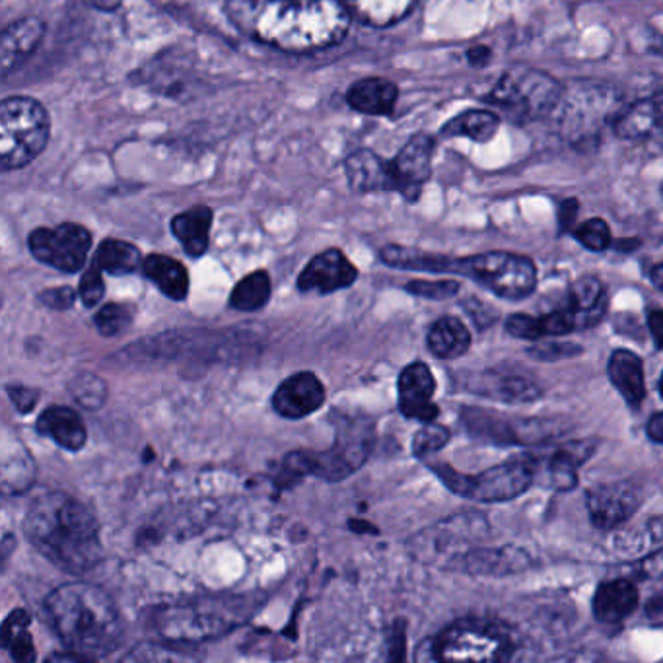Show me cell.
<instances>
[{
	"label": "cell",
	"instance_id": "cell-1",
	"mask_svg": "<svg viewBox=\"0 0 663 663\" xmlns=\"http://www.w3.org/2000/svg\"><path fill=\"white\" fill-rule=\"evenodd\" d=\"M226 12L241 34L286 53L337 45L352 18L343 0H228Z\"/></svg>",
	"mask_w": 663,
	"mask_h": 663
},
{
	"label": "cell",
	"instance_id": "cell-2",
	"mask_svg": "<svg viewBox=\"0 0 663 663\" xmlns=\"http://www.w3.org/2000/svg\"><path fill=\"white\" fill-rule=\"evenodd\" d=\"M28 541L68 574H84L101 561L100 523L90 508L61 490L43 492L24 518Z\"/></svg>",
	"mask_w": 663,
	"mask_h": 663
},
{
	"label": "cell",
	"instance_id": "cell-3",
	"mask_svg": "<svg viewBox=\"0 0 663 663\" xmlns=\"http://www.w3.org/2000/svg\"><path fill=\"white\" fill-rule=\"evenodd\" d=\"M43 607L51 629L70 652L96 660L121 644L123 622L111 597L98 586L84 582L58 586Z\"/></svg>",
	"mask_w": 663,
	"mask_h": 663
},
{
	"label": "cell",
	"instance_id": "cell-4",
	"mask_svg": "<svg viewBox=\"0 0 663 663\" xmlns=\"http://www.w3.org/2000/svg\"><path fill=\"white\" fill-rule=\"evenodd\" d=\"M259 606L261 599L249 596L205 597L162 609L156 627L164 639L195 644L238 629Z\"/></svg>",
	"mask_w": 663,
	"mask_h": 663
},
{
	"label": "cell",
	"instance_id": "cell-5",
	"mask_svg": "<svg viewBox=\"0 0 663 663\" xmlns=\"http://www.w3.org/2000/svg\"><path fill=\"white\" fill-rule=\"evenodd\" d=\"M373 446L372 424L362 419L345 421L337 432L335 446L327 452H292L284 457L281 485H294L304 475L325 481H340L365 464Z\"/></svg>",
	"mask_w": 663,
	"mask_h": 663
},
{
	"label": "cell",
	"instance_id": "cell-6",
	"mask_svg": "<svg viewBox=\"0 0 663 663\" xmlns=\"http://www.w3.org/2000/svg\"><path fill=\"white\" fill-rule=\"evenodd\" d=\"M621 109V96L611 84L582 80L564 86L555 111L564 139L586 149L588 144H597L606 127H613Z\"/></svg>",
	"mask_w": 663,
	"mask_h": 663
},
{
	"label": "cell",
	"instance_id": "cell-7",
	"mask_svg": "<svg viewBox=\"0 0 663 663\" xmlns=\"http://www.w3.org/2000/svg\"><path fill=\"white\" fill-rule=\"evenodd\" d=\"M51 119L40 101L12 96L0 104V166L4 172L32 164L50 142Z\"/></svg>",
	"mask_w": 663,
	"mask_h": 663
},
{
	"label": "cell",
	"instance_id": "cell-8",
	"mask_svg": "<svg viewBox=\"0 0 663 663\" xmlns=\"http://www.w3.org/2000/svg\"><path fill=\"white\" fill-rule=\"evenodd\" d=\"M514 650L504 624L469 617L442 630L431 642L428 657L438 662H507Z\"/></svg>",
	"mask_w": 663,
	"mask_h": 663
},
{
	"label": "cell",
	"instance_id": "cell-9",
	"mask_svg": "<svg viewBox=\"0 0 663 663\" xmlns=\"http://www.w3.org/2000/svg\"><path fill=\"white\" fill-rule=\"evenodd\" d=\"M563 90V84L540 68L515 65L500 76L487 100L522 121H533L555 113Z\"/></svg>",
	"mask_w": 663,
	"mask_h": 663
},
{
	"label": "cell",
	"instance_id": "cell-10",
	"mask_svg": "<svg viewBox=\"0 0 663 663\" xmlns=\"http://www.w3.org/2000/svg\"><path fill=\"white\" fill-rule=\"evenodd\" d=\"M537 464L530 456L514 457L490 467L481 475H461L448 465H436L434 472L452 492L477 502H507L523 494L535 479Z\"/></svg>",
	"mask_w": 663,
	"mask_h": 663
},
{
	"label": "cell",
	"instance_id": "cell-11",
	"mask_svg": "<svg viewBox=\"0 0 663 663\" xmlns=\"http://www.w3.org/2000/svg\"><path fill=\"white\" fill-rule=\"evenodd\" d=\"M448 273L469 276L507 300L528 298L537 286L535 263L530 258L508 251H489L472 258H449Z\"/></svg>",
	"mask_w": 663,
	"mask_h": 663
},
{
	"label": "cell",
	"instance_id": "cell-12",
	"mask_svg": "<svg viewBox=\"0 0 663 663\" xmlns=\"http://www.w3.org/2000/svg\"><path fill=\"white\" fill-rule=\"evenodd\" d=\"M479 515H454L446 522H438L428 530L421 531L411 541V553L426 564L457 566L467 555L465 547L471 543L479 530H482Z\"/></svg>",
	"mask_w": 663,
	"mask_h": 663
},
{
	"label": "cell",
	"instance_id": "cell-13",
	"mask_svg": "<svg viewBox=\"0 0 663 663\" xmlns=\"http://www.w3.org/2000/svg\"><path fill=\"white\" fill-rule=\"evenodd\" d=\"M28 246L43 265L63 273H78L90 253L91 233L84 226L63 222L55 228H37L30 233Z\"/></svg>",
	"mask_w": 663,
	"mask_h": 663
},
{
	"label": "cell",
	"instance_id": "cell-14",
	"mask_svg": "<svg viewBox=\"0 0 663 663\" xmlns=\"http://www.w3.org/2000/svg\"><path fill=\"white\" fill-rule=\"evenodd\" d=\"M436 142L428 134L411 137L398 156L390 160L391 192H398L406 200H416L424 183L431 180L432 157Z\"/></svg>",
	"mask_w": 663,
	"mask_h": 663
},
{
	"label": "cell",
	"instance_id": "cell-15",
	"mask_svg": "<svg viewBox=\"0 0 663 663\" xmlns=\"http://www.w3.org/2000/svg\"><path fill=\"white\" fill-rule=\"evenodd\" d=\"M642 504V489L637 482L617 481L599 485L588 492V512L599 530H613L630 520Z\"/></svg>",
	"mask_w": 663,
	"mask_h": 663
},
{
	"label": "cell",
	"instance_id": "cell-16",
	"mask_svg": "<svg viewBox=\"0 0 663 663\" xmlns=\"http://www.w3.org/2000/svg\"><path fill=\"white\" fill-rule=\"evenodd\" d=\"M357 279L358 269L350 263L349 258L340 249H327L304 267L298 276V289L300 292L332 294L349 289Z\"/></svg>",
	"mask_w": 663,
	"mask_h": 663
},
{
	"label": "cell",
	"instance_id": "cell-17",
	"mask_svg": "<svg viewBox=\"0 0 663 663\" xmlns=\"http://www.w3.org/2000/svg\"><path fill=\"white\" fill-rule=\"evenodd\" d=\"M398 390L401 415L421 423H434L439 409L432 403L436 382L428 366L423 362L406 366L399 376Z\"/></svg>",
	"mask_w": 663,
	"mask_h": 663
},
{
	"label": "cell",
	"instance_id": "cell-18",
	"mask_svg": "<svg viewBox=\"0 0 663 663\" xmlns=\"http://www.w3.org/2000/svg\"><path fill=\"white\" fill-rule=\"evenodd\" d=\"M325 403L322 380L312 372H298L286 378L273 395V409L284 419H304Z\"/></svg>",
	"mask_w": 663,
	"mask_h": 663
},
{
	"label": "cell",
	"instance_id": "cell-19",
	"mask_svg": "<svg viewBox=\"0 0 663 663\" xmlns=\"http://www.w3.org/2000/svg\"><path fill=\"white\" fill-rule=\"evenodd\" d=\"M43 35H45V24L40 18H22L18 22H12L2 32V40H0V76L7 78L18 67H22L25 58L34 55L35 50L40 47Z\"/></svg>",
	"mask_w": 663,
	"mask_h": 663
},
{
	"label": "cell",
	"instance_id": "cell-20",
	"mask_svg": "<svg viewBox=\"0 0 663 663\" xmlns=\"http://www.w3.org/2000/svg\"><path fill=\"white\" fill-rule=\"evenodd\" d=\"M613 131L624 141H648L663 134V90L621 109Z\"/></svg>",
	"mask_w": 663,
	"mask_h": 663
},
{
	"label": "cell",
	"instance_id": "cell-21",
	"mask_svg": "<svg viewBox=\"0 0 663 663\" xmlns=\"http://www.w3.org/2000/svg\"><path fill=\"white\" fill-rule=\"evenodd\" d=\"M637 607H639V589L627 578H617L601 584L591 604L597 621L607 624H619L624 619H629L630 615L637 611Z\"/></svg>",
	"mask_w": 663,
	"mask_h": 663
},
{
	"label": "cell",
	"instance_id": "cell-22",
	"mask_svg": "<svg viewBox=\"0 0 663 663\" xmlns=\"http://www.w3.org/2000/svg\"><path fill=\"white\" fill-rule=\"evenodd\" d=\"M566 307L573 312L576 329H588L599 324L607 309L604 282L591 274L576 279L568 291Z\"/></svg>",
	"mask_w": 663,
	"mask_h": 663
},
{
	"label": "cell",
	"instance_id": "cell-23",
	"mask_svg": "<svg viewBox=\"0 0 663 663\" xmlns=\"http://www.w3.org/2000/svg\"><path fill=\"white\" fill-rule=\"evenodd\" d=\"M37 432L53 439L61 448L78 452L84 448L88 432L80 415L68 406H50L37 419Z\"/></svg>",
	"mask_w": 663,
	"mask_h": 663
},
{
	"label": "cell",
	"instance_id": "cell-24",
	"mask_svg": "<svg viewBox=\"0 0 663 663\" xmlns=\"http://www.w3.org/2000/svg\"><path fill=\"white\" fill-rule=\"evenodd\" d=\"M213 218H215V213L207 205H195L172 218V222H170L172 233H174L175 240L182 243L187 256L200 258L207 253Z\"/></svg>",
	"mask_w": 663,
	"mask_h": 663
},
{
	"label": "cell",
	"instance_id": "cell-25",
	"mask_svg": "<svg viewBox=\"0 0 663 663\" xmlns=\"http://www.w3.org/2000/svg\"><path fill=\"white\" fill-rule=\"evenodd\" d=\"M349 185L358 193L391 192L390 162L372 150H358L345 160Z\"/></svg>",
	"mask_w": 663,
	"mask_h": 663
},
{
	"label": "cell",
	"instance_id": "cell-26",
	"mask_svg": "<svg viewBox=\"0 0 663 663\" xmlns=\"http://www.w3.org/2000/svg\"><path fill=\"white\" fill-rule=\"evenodd\" d=\"M398 98V84L388 78H365L352 84L347 91L350 108L366 116H391Z\"/></svg>",
	"mask_w": 663,
	"mask_h": 663
},
{
	"label": "cell",
	"instance_id": "cell-27",
	"mask_svg": "<svg viewBox=\"0 0 663 663\" xmlns=\"http://www.w3.org/2000/svg\"><path fill=\"white\" fill-rule=\"evenodd\" d=\"M607 372L611 378L617 391L627 403L632 406H640V403L646 398V382H644V366L642 360L630 350H615L609 358Z\"/></svg>",
	"mask_w": 663,
	"mask_h": 663
},
{
	"label": "cell",
	"instance_id": "cell-28",
	"mask_svg": "<svg viewBox=\"0 0 663 663\" xmlns=\"http://www.w3.org/2000/svg\"><path fill=\"white\" fill-rule=\"evenodd\" d=\"M594 439H574L566 446L555 449V454L548 457V475L553 487L561 490H570L576 487L578 467L586 464L596 452Z\"/></svg>",
	"mask_w": 663,
	"mask_h": 663
},
{
	"label": "cell",
	"instance_id": "cell-29",
	"mask_svg": "<svg viewBox=\"0 0 663 663\" xmlns=\"http://www.w3.org/2000/svg\"><path fill=\"white\" fill-rule=\"evenodd\" d=\"M479 388L477 391L482 395L507 401V403H531L541 398V388L535 380L523 373H494L485 372L477 376Z\"/></svg>",
	"mask_w": 663,
	"mask_h": 663
},
{
	"label": "cell",
	"instance_id": "cell-30",
	"mask_svg": "<svg viewBox=\"0 0 663 663\" xmlns=\"http://www.w3.org/2000/svg\"><path fill=\"white\" fill-rule=\"evenodd\" d=\"M142 273L154 282L160 292L175 302H182L189 294V273L187 269L167 256H149L142 261Z\"/></svg>",
	"mask_w": 663,
	"mask_h": 663
},
{
	"label": "cell",
	"instance_id": "cell-31",
	"mask_svg": "<svg viewBox=\"0 0 663 663\" xmlns=\"http://www.w3.org/2000/svg\"><path fill=\"white\" fill-rule=\"evenodd\" d=\"M530 564V556L518 548H479L461 558V566L472 574H512L520 573Z\"/></svg>",
	"mask_w": 663,
	"mask_h": 663
},
{
	"label": "cell",
	"instance_id": "cell-32",
	"mask_svg": "<svg viewBox=\"0 0 663 663\" xmlns=\"http://www.w3.org/2000/svg\"><path fill=\"white\" fill-rule=\"evenodd\" d=\"M426 343L434 357L454 360L464 357L471 347V333L456 317H442L432 325Z\"/></svg>",
	"mask_w": 663,
	"mask_h": 663
},
{
	"label": "cell",
	"instance_id": "cell-33",
	"mask_svg": "<svg viewBox=\"0 0 663 663\" xmlns=\"http://www.w3.org/2000/svg\"><path fill=\"white\" fill-rule=\"evenodd\" d=\"M350 14L370 28H390L415 9L419 0H347Z\"/></svg>",
	"mask_w": 663,
	"mask_h": 663
},
{
	"label": "cell",
	"instance_id": "cell-34",
	"mask_svg": "<svg viewBox=\"0 0 663 663\" xmlns=\"http://www.w3.org/2000/svg\"><path fill=\"white\" fill-rule=\"evenodd\" d=\"M500 127V117L489 109H467L464 113L454 117L452 121L442 127L439 134L452 137H467L475 142H489L494 139Z\"/></svg>",
	"mask_w": 663,
	"mask_h": 663
},
{
	"label": "cell",
	"instance_id": "cell-35",
	"mask_svg": "<svg viewBox=\"0 0 663 663\" xmlns=\"http://www.w3.org/2000/svg\"><path fill=\"white\" fill-rule=\"evenodd\" d=\"M142 261L144 259H142L141 249L129 241L116 240V238L101 241L96 249V258H94V263L100 267L101 271L116 274V276L137 273L139 269H142Z\"/></svg>",
	"mask_w": 663,
	"mask_h": 663
},
{
	"label": "cell",
	"instance_id": "cell-36",
	"mask_svg": "<svg viewBox=\"0 0 663 663\" xmlns=\"http://www.w3.org/2000/svg\"><path fill=\"white\" fill-rule=\"evenodd\" d=\"M32 617L24 609H14L2 622V646L18 663L35 662L34 640L30 637Z\"/></svg>",
	"mask_w": 663,
	"mask_h": 663
},
{
	"label": "cell",
	"instance_id": "cell-37",
	"mask_svg": "<svg viewBox=\"0 0 663 663\" xmlns=\"http://www.w3.org/2000/svg\"><path fill=\"white\" fill-rule=\"evenodd\" d=\"M271 300V276L267 271L243 276L230 296V306L238 312H258Z\"/></svg>",
	"mask_w": 663,
	"mask_h": 663
},
{
	"label": "cell",
	"instance_id": "cell-38",
	"mask_svg": "<svg viewBox=\"0 0 663 663\" xmlns=\"http://www.w3.org/2000/svg\"><path fill=\"white\" fill-rule=\"evenodd\" d=\"M68 391L76 403L86 411H98L108 401V385L96 373H78L68 383Z\"/></svg>",
	"mask_w": 663,
	"mask_h": 663
},
{
	"label": "cell",
	"instance_id": "cell-39",
	"mask_svg": "<svg viewBox=\"0 0 663 663\" xmlns=\"http://www.w3.org/2000/svg\"><path fill=\"white\" fill-rule=\"evenodd\" d=\"M133 324V309L124 304H108L100 307L94 317V325L104 337H117Z\"/></svg>",
	"mask_w": 663,
	"mask_h": 663
},
{
	"label": "cell",
	"instance_id": "cell-40",
	"mask_svg": "<svg viewBox=\"0 0 663 663\" xmlns=\"http://www.w3.org/2000/svg\"><path fill=\"white\" fill-rule=\"evenodd\" d=\"M574 238L589 251H606L613 243L611 230L604 218H589L574 230Z\"/></svg>",
	"mask_w": 663,
	"mask_h": 663
},
{
	"label": "cell",
	"instance_id": "cell-41",
	"mask_svg": "<svg viewBox=\"0 0 663 663\" xmlns=\"http://www.w3.org/2000/svg\"><path fill=\"white\" fill-rule=\"evenodd\" d=\"M452 434H449L446 426H439V424L424 423L423 428L416 432L415 439H413V452L416 457H426L431 454H436L442 448H446Z\"/></svg>",
	"mask_w": 663,
	"mask_h": 663
},
{
	"label": "cell",
	"instance_id": "cell-42",
	"mask_svg": "<svg viewBox=\"0 0 663 663\" xmlns=\"http://www.w3.org/2000/svg\"><path fill=\"white\" fill-rule=\"evenodd\" d=\"M405 291L421 298L448 300L454 298L457 292L461 291V286L457 281H411Z\"/></svg>",
	"mask_w": 663,
	"mask_h": 663
},
{
	"label": "cell",
	"instance_id": "cell-43",
	"mask_svg": "<svg viewBox=\"0 0 663 663\" xmlns=\"http://www.w3.org/2000/svg\"><path fill=\"white\" fill-rule=\"evenodd\" d=\"M106 294V284L101 279L100 267L94 265L83 274L80 279V286H78V296L83 300V304L86 307H96L100 304L101 298Z\"/></svg>",
	"mask_w": 663,
	"mask_h": 663
},
{
	"label": "cell",
	"instance_id": "cell-44",
	"mask_svg": "<svg viewBox=\"0 0 663 663\" xmlns=\"http://www.w3.org/2000/svg\"><path fill=\"white\" fill-rule=\"evenodd\" d=\"M199 657L197 654H189L182 648H164L156 644H146V646L134 648L131 654L124 660H139V662H160V660H193Z\"/></svg>",
	"mask_w": 663,
	"mask_h": 663
},
{
	"label": "cell",
	"instance_id": "cell-45",
	"mask_svg": "<svg viewBox=\"0 0 663 663\" xmlns=\"http://www.w3.org/2000/svg\"><path fill=\"white\" fill-rule=\"evenodd\" d=\"M582 347L574 345V343H558V340H548V343H541L537 347L530 349V357L535 360H543V362H558V360H566V358L580 357Z\"/></svg>",
	"mask_w": 663,
	"mask_h": 663
},
{
	"label": "cell",
	"instance_id": "cell-46",
	"mask_svg": "<svg viewBox=\"0 0 663 663\" xmlns=\"http://www.w3.org/2000/svg\"><path fill=\"white\" fill-rule=\"evenodd\" d=\"M507 332L515 339L540 340L541 337H545L541 317H531V315H510Z\"/></svg>",
	"mask_w": 663,
	"mask_h": 663
},
{
	"label": "cell",
	"instance_id": "cell-47",
	"mask_svg": "<svg viewBox=\"0 0 663 663\" xmlns=\"http://www.w3.org/2000/svg\"><path fill=\"white\" fill-rule=\"evenodd\" d=\"M7 393H9L12 405L17 406L22 415H28L30 411H34L37 401H40V391L22 385V383H10Z\"/></svg>",
	"mask_w": 663,
	"mask_h": 663
},
{
	"label": "cell",
	"instance_id": "cell-48",
	"mask_svg": "<svg viewBox=\"0 0 663 663\" xmlns=\"http://www.w3.org/2000/svg\"><path fill=\"white\" fill-rule=\"evenodd\" d=\"M76 296L78 294L70 286H58V289L43 291L40 294V302H42L43 306L63 312V309H70V307L75 306Z\"/></svg>",
	"mask_w": 663,
	"mask_h": 663
},
{
	"label": "cell",
	"instance_id": "cell-49",
	"mask_svg": "<svg viewBox=\"0 0 663 663\" xmlns=\"http://www.w3.org/2000/svg\"><path fill=\"white\" fill-rule=\"evenodd\" d=\"M632 574H637L642 580H655L663 576V547L655 551L646 558H642L640 563L632 566Z\"/></svg>",
	"mask_w": 663,
	"mask_h": 663
},
{
	"label": "cell",
	"instance_id": "cell-50",
	"mask_svg": "<svg viewBox=\"0 0 663 663\" xmlns=\"http://www.w3.org/2000/svg\"><path fill=\"white\" fill-rule=\"evenodd\" d=\"M578 210H580V205H578V200L576 199L563 200L561 203V208H558V225H561L563 232L573 228L574 220L578 216Z\"/></svg>",
	"mask_w": 663,
	"mask_h": 663
},
{
	"label": "cell",
	"instance_id": "cell-51",
	"mask_svg": "<svg viewBox=\"0 0 663 663\" xmlns=\"http://www.w3.org/2000/svg\"><path fill=\"white\" fill-rule=\"evenodd\" d=\"M648 327L652 333L655 347L663 350V309H654L648 315Z\"/></svg>",
	"mask_w": 663,
	"mask_h": 663
},
{
	"label": "cell",
	"instance_id": "cell-52",
	"mask_svg": "<svg viewBox=\"0 0 663 663\" xmlns=\"http://www.w3.org/2000/svg\"><path fill=\"white\" fill-rule=\"evenodd\" d=\"M490 57H492V51L489 47H485V45H477V47H471V50L467 51V58H469L472 67H482Z\"/></svg>",
	"mask_w": 663,
	"mask_h": 663
},
{
	"label": "cell",
	"instance_id": "cell-53",
	"mask_svg": "<svg viewBox=\"0 0 663 663\" xmlns=\"http://www.w3.org/2000/svg\"><path fill=\"white\" fill-rule=\"evenodd\" d=\"M84 7H90V9L100 10V12H113V10L121 7L123 0H76Z\"/></svg>",
	"mask_w": 663,
	"mask_h": 663
},
{
	"label": "cell",
	"instance_id": "cell-54",
	"mask_svg": "<svg viewBox=\"0 0 663 663\" xmlns=\"http://www.w3.org/2000/svg\"><path fill=\"white\" fill-rule=\"evenodd\" d=\"M648 436L663 444V413H655L650 421H648Z\"/></svg>",
	"mask_w": 663,
	"mask_h": 663
},
{
	"label": "cell",
	"instance_id": "cell-55",
	"mask_svg": "<svg viewBox=\"0 0 663 663\" xmlns=\"http://www.w3.org/2000/svg\"><path fill=\"white\" fill-rule=\"evenodd\" d=\"M648 615L650 617H660L663 619V591H660L657 596L652 597L650 606H648Z\"/></svg>",
	"mask_w": 663,
	"mask_h": 663
},
{
	"label": "cell",
	"instance_id": "cell-56",
	"mask_svg": "<svg viewBox=\"0 0 663 663\" xmlns=\"http://www.w3.org/2000/svg\"><path fill=\"white\" fill-rule=\"evenodd\" d=\"M650 279L654 282L655 289H660V291L663 292V263H660V265H655L654 269H652Z\"/></svg>",
	"mask_w": 663,
	"mask_h": 663
},
{
	"label": "cell",
	"instance_id": "cell-57",
	"mask_svg": "<svg viewBox=\"0 0 663 663\" xmlns=\"http://www.w3.org/2000/svg\"><path fill=\"white\" fill-rule=\"evenodd\" d=\"M366 523L368 522H362V520H352V522H350V530H355V531H360V533H362V531H370V533H376V528H372V525H366Z\"/></svg>",
	"mask_w": 663,
	"mask_h": 663
},
{
	"label": "cell",
	"instance_id": "cell-58",
	"mask_svg": "<svg viewBox=\"0 0 663 663\" xmlns=\"http://www.w3.org/2000/svg\"><path fill=\"white\" fill-rule=\"evenodd\" d=\"M660 393H662V398H663V376H662V380H660Z\"/></svg>",
	"mask_w": 663,
	"mask_h": 663
},
{
	"label": "cell",
	"instance_id": "cell-59",
	"mask_svg": "<svg viewBox=\"0 0 663 663\" xmlns=\"http://www.w3.org/2000/svg\"><path fill=\"white\" fill-rule=\"evenodd\" d=\"M662 195H663V185H662Z\"/></svg>",
	"mask_w": 663,
	"mask_h": 663
}]
</instances>
